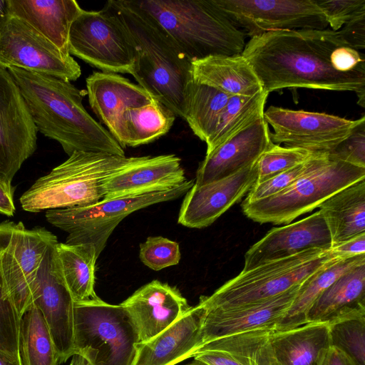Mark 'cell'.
<instances>
[{
    "label": "cell",
    "instance_id": "6da1fadb",
    "mask_svg": "<svg viewBox=\"0 0 365 365\" xmlns=\"http://www.w3.org/2000/svg\"><path fill=\"white\" fill-rule=\"evenodd\" d=\"M343 46L339 31H272L250 38L241 54L268 93L285 88L354 91L364 107L365 68L343 73L333 66L332 53Z\"/></svg>",
    "mask_w": 365,
    "mask_h": 365
},
{
    "label": "cell",
    "instance_id": "7a4b0ae2",
    "mask_svg": "<svg viewBox=\"0 0 365 365\" xmlns=\"http://www.w3.org/2000/svg\"><path fill=\"white\" fill-rule=\"evenodd\" d=\"M7 70L37 130L57 141L68 156L75 152L125 156L124 148L84 108L85 91L54 76L15 67Z\"/></svg>",
    "mask_w": 365,
    "mask_h": 365
},
{
    "label": "cell",
    "instance_id": "3957f363",
    "mask_svg": "<svg viewBox=\"0 0 365 365\" xmlns=\"http://www.w3.org/2000/svg\"><path fill=\"white\" fill-rule=\"evenodd\" d=\"M105 6L117 18L133 46L131 75L152 97L183 119L192 61L135 1L110 0Z\"/></svg>",
    "mask_w": 365,
    "mask_h": 365
},
{
    "label": "cell",
    "instance_id": "277c9868",
    "mask_svg": "<svg viewBox=\"0 0 365 365\" xmlns=\"http://www.w3.org/2000/svg\"><path fill=\"white\" fill-rule=\"evenodd\" d=\"M149 14L191 61L213 55L241 54L245 33L214 0H143Z\"/></svg>",
    "mask_w": 365,
    "mask_h": 365
},
{
    "label": "cell",
    "instance_id": "5b68a950",
    "mask_svg": "<svg viewBox=\"0 0 365 365\" xmlns=\"http://www.w3.org/2000/svg\"><path fill=\"white\" fill-rule=\"evenodd\" d=\"M145 158L75 152L21 196V208L38 212L96 203L103 200L102 184L107 178Z\"/></svg>",
    "mask_w": 365,
    "mask_h": 365
},
{
    "label": "cell",
    "instance_id": "8992f818",
    "mask_svg": "<svg viewBox=\"0 0 365 365\" xmlns=\"http://www.w3.org/2000/svg\"><path fill=\"white\" fill-rule=\"evenodd\" d=\"M365 179V168L316 153L309 166L291 185L268 197L244 201L243 213L258 223L289 224L319 207L339 190Z\"/></svg>",
    "mask_w": 365,
    "mask_h": 365
},
{
    "label": "cell",
    "instance_id": "52a82bcc",
    "mask_svg": "<svg viewBox=\"0 0 365 365\" xmlns=\"http://www.w3.org/2000/svg\"><path fill=\"white\" fill-rule=\"evenodd\" d=\"M334 257L330 250L312 249L259 265L225 282L199 305L205 311L227 309L268 300L301 284ZM338 259V258H337Z\"/></svg>",
    "mask_w": 365,
    "mask_h": 365
},
{
    "label": "cell",
    "instance_id": "ba28073f",
    "mask_svg": "<svg viewBox=\"0 0 365 365\" xmlns=\"http://www.w3.org/2000/svg\"><path fill=\"white\" fill-rule=\"evenodd\" d=\"M138 343L136 327L120 304L100 298L74 302V354L92 365H133Z\"/></svg>",
    "mask_w": 365,
    "mask_h": 365
},
{
    "label": "cell",
    "instance_id": "9c48e42d",
    "mask_svg": "<svg viewBox=\"0 0 365 365\" xmlns=\"http://www.w3.org/2000/svg\"><path fill=\"white\" fill-rule=\"evenodd\" d=\"M187 180L169 190L141 195L102 200L96 203L46 211L47 221L66 232V244H92L98 257L118 224L132 212L185 195L194 185Z\"/></svg>",
    "mask_w": 365,
    "mask_h": 365
},
{
    "label": "cell",
    "instance_id": "30bf717a",
    "mask_svg": "<svg viewBox=\"0 0 365 365\" xmlns=\"http://www.w3.org/2000/svg\"><path fill=\"white\" fill-rule=\"evenodd\" d=\"M57 237L43 227L0 223V277L4 294L20 319L32 304L31 292L41 261Z\"/></svg>",
    "mask_w": 365,
    "mask_h": 365
},
{
    "label": "cell",
    "instance_id": "8fae6325",
    "mask_svg": "<svg viewBox=\"0 0 365 365\" xmlns=\"http://www.w3.org/2000/svg\"><path fill=\"white\" fill-rule=\"evenodd\" d=\"M70 55L102 72L131 74L133 46L115 15L106 7L82 10L72 23L68 38Z\"/></svg>",
    "mask_w": 365,
    "mask_h": 365
},
{
    "label": "cell",
    "instance_id": "7c38bea8",
    "mask_svg": "<svg viewBox=\"0 0 365 365\" xmlns=\"http://www.w3.org/2000/svg\"><path fill=\"white\" fill-rule=\"evenodd\" d=\"M251 38L282 30H324L328 24L315 0H214Z\"/></svg>",
    "mask_w": 365,
    "mask_h": 365
},
{
    "label": "cell",
    "instance_id": "4fadbf2b",
    "mask_svg": "<svg viewBox=\"0 0 365 365\" xmlns=\"http://www.w3.org/2000/svg\"><path fill=\"white\" fill-rule=\"evenodd\" d=\"M0 65L46 74L63 80H77L81 66L71 55L22 19L10 16L0 32Z\"/></svg>",
    "mask_w": 365,
    "mask_h": 365
},
{
    "label": "cell",
    "instance_id": "5bb4252c",
    "mask_svg": "<svg viewBox=\"0 0 365 365\" xmlns=\"http://www.w3.org/2000/svg\"><path fill=\"white\" fill-rule=\"evenodd\" d=\"M263 117L273 143L313 153H329L348 137L364 115L348 120L324 113L269 106Z\"/></svg>",
    "mask_w": 365,
    "mask_h": 365
},
{
    "label": "cell",
    "instance_id": "9a60e30c",
    "mask_svg": "<svg viewBox=\"0 0 365 365\" xmlns=\"http://www.w3.org/2000/svg\"><path fill=\"white\" fill-rule=\"evenodd\" d=\"M37 128L20 90L0 65V179L11 183L36 149Z\"/></svg>",
    "mask_w": 365,
    "mask_h": 365
},
{
    "label": "cell",
    "instance_id": "2e32d148",
    "mask_svg": "<svg viewBox=\"0 0 365 365\" xmlns=\"http://www.w3.org/2000/svg\"><path fill=\"white\" fill-rule=\"evenodd\" d=\"M47 250L38 268L32 292V304L41 312L48 327L59 364L73 355L74 301L55 264V246Z\"/></svg>",
    "mask_w": 365,
    "mask_h": 365
},
{
    "label": "cell",
    "instance_id": "e0dca14e",
    "mask_svg": "<svg viewBox=\"0 0 365 365\" xmlns=\"http://www.w3.org/2000/svg\"><path fill=\"white\" fill-rule=\"evenodd\" d=\"M257 180L256 163L223 179L194 185L185 195L178 222L190 228H204L247 194Z\"/></svg>",
    "mask_w": 365,
    "mask_h": 365
},
{
    "label": "cell",
    "instance_id": "ac0fdd59",
    "mask_svg": "<svg viewBox=\"0 0 365 365\" xmlns=\"http://www.w3.org/2000/svg\"><path fill=\"white\" fill-rule=\"evenodd\" d=\"M331 245L329 230L319 210L302 220L268 231L246 252L242 271L308 250H328Z\"/></svg>",
    "mask_w": 365,
    "mask_h": 365
},
{
    "label": "cell",
    "instance_id": "d6986e66",
    "mask_svg": "<svg viewBox=\"0 0 365 365\" xmlns=\"http://www.w3.org/2000/svg\"><path fill=\"white\" fill-rule=\"evenodd\" d=\"M272 143L268 125L261 117L205 155L195 185L223 179L254 164Z\"/></svg>",
    "mask_w": 365,
    "mask_h": 365
},
{
    "label": "cell",
    "instance_id": "ffe728a7",
    "mask_svg": "<svg viewBox=\"0 0 365 365\" xmlns=\"http://www.w3.org/2000/svg\"><path fill=\"white\" fill-rule=\"evenodd\" d=\"M301 284L266 301L227 309L205 310L202 344L253 329H275L293 304Z\"/></svg>",
    "mask_w": 365,
    "mask_h": 365
},
{
    "label": "cell",
    "instance_id": "44dd1931",
    "mask_svg": "<svg viewBox=\"0 0 365 365\" xmlns=\"http://www.w3.org/2000/svg\"><path fill=\"white\" fill-rule=\"evenodd\" d=\"M187 180L180 159L175 155H148L107 178L102 184L103 200L169 190Z\"/></svg>",
    "mask_w": 365,
    "mask_h": 365
},
{
    "label": "cell",
    "instance_id": "7402d4cb",
    "mask_svg": "<svg viewBox=\"0 0 365 365\" xmlns=\"http://www.w3.org/2000/svg\"><path fill=\"white\" fill-rule=\"evenodd\" d=\"M120 305L145 342L181 318L191 307L176 287L153 280L136 290Z\"/></svg>",
    "mask_w": 365,
    "mask_h": 365
},
{
    "label": "cell",
    "instance_id": "603a6c76",
    "mask_svg": "<svg viewBox=\"0 0 365 365\" xmlns=\"http://www.w3.org/2000/svg\"><path fill=\"white\" fill-rule=\"evenodd\" d=\"M205 309L197 305L148 341L136 344L133 365H174L192 357L202 345Z\"/></svg>",
    "mask_w": 365,
    "mask_h": 365
},
{
    "label": "cell",
    "instance_id": "cb8c5ba5",
    "mask_svg": "<svg viewBox=\"0 0 365 365\" xmlns=\"http://www.w3.org/2000/svg\"><path fill=\"white\" fill-rule=\"evenodd\" d=\"M86 83L91 108L108 131L125 110L155 99L138 84L117 73L95 71Z\"/></svg>",
    "mask_w": 365,
    "mask_h": 365
},
{
    "label": "cell",
    "instance_id": "d4e9b609",
    "mask_svg": "<svg viewBox=\"0 0 365 365\" xmlns=\"http://www.w3.org/2000/svg\"><path fill=\"white\" fill-rule=\"evenodd\" d=\"M9 15L18 17L70 55L68 38L72 23L83 9L74 0H7Z\"/></svg>",
    "mask_w": 365,
    "mask_h": 365
},
{
    "label": "cell",
    "instance_id": "484cf974",
    "mask_svg": "<svg viewBox=\"0 0 365 365\" xmlns=\"http://www.w3.org/2000/svg\"><path fill=\"white\" fill-rule=\"evenodd\" d=\"M269 341L277 365H322L331 346L327 322L273 329Z\"/></svg>",
    "mask_w": 365,
    "mask_h": 365
},
{
    "label": "cell",
    "instance_id": "4316f807",
    "mask_svg": "<svg viewBox=\"0 0 365 365\" xmlns=\"http://www.w3.org/2000/svg\"><path fill=\"white\" fill-rule=\"evenodd\" d=\"M191 78L230 96H252L262 91L247 60L242 55H213L192 61Z\"/></svg>",
    "mask_w": 365,
    "mask_h": 365
},
{
    "label": "cell",
    "instance_id": "83f0119b",
    "mask_svg": "<svg viewBox=\"0 0 365 365\" xmlns=\"http://www.w3.org/2000/svg\"><path fill=\"white\" fill-rule=\"evenodd\" d=\"M175 114L158 100L125 110L110 133L123 148L151 143L172 128Z\"/></svg>",
    "mask_w": 365,
    "mask_h": 365
},
{
    "label": "cell",
    "instance_id": "f1b7e54d",
    "mask_svg": "<svg viewBox=\"0 0 365 365\" xmlns=\"http://www.w3.org/2000/svg\"><path fill=\"white\" fill-rule=\"evenodd\" d=\"M319 207L332 245L365 232V179L336 192Z\"/></svg>",
    "mask_w": 365,
    "mask_h": 365
},
{
    "label": "cell",
    "instance_id": "f546056e",
    "mask_svg": "<svg viewBox=\"0 0 365 365\" xmlns=\"http://www.w3.org/2000/svg\"><path fill=\"white\" fill-rule=\"evenodd\" d=\"M98 257L92 244L56 245V267L74 302L99 299L94 289Z\"/></svg>",
    "mask_w": 365,
    "mask_h": 365
},
{
    "label": "cell",
    "instance_id": "4dcf8cb0",
    "mask_svg": "<svg viewBox=\"0 0 365 365\" xmlns=\"http://www.w3.org/2000/svg\"><path fill=\"white\" fill-rule=\"evenodd\" d=\"M364 263L365 255L336 258L312 274L301 284L293 304L274 330L306 324L307 313L317 299L339 277Z\"/></svg>",
    "mask_w": 365,
    "mask_h": 365
},
{
    "label": "cell",
    "instance_id": "1f68e13d",
    "mask_svg": "<svg viewBox=\"0 0 365 365\" xmlns=\"http://www.w3.org/2000/svg\"><path fill=\"white\" fill-rule=\"evenodd\" d=\"M361 307H365V263L339 277L317 299L307 313V323L328 322Z\"/></svg>",
    "mask_w": 365,
    "mask_h": 365
},
{
    "label": "cell",
    "instance_id": "d6a6232c",
    "mask_svg": "<svg viewBox=\"0 0 365 365\" xmlns=\"http://www.w3.org/2000/svg\"><path fill=\"white\" fill-rule=\"evenodd\" d=\"M232 96L212 86L189 81L185 97V120L193 133L206 142L215 130Z\"/></svg>",
    "mask_w": 365,
    "mask_h": 365
},
{
    "label": "cell",
    "instance_id": "836d02e7",
    "mask_svg": "<svg viewBox=\"0 0 365 365\" xmlns=\"http://www.w3.org/2000/svg\"><path fill=\"white\" fill-rule=\"evenodd\" d=\"M19 353L23 365H58V356L47 323L34 304L20 319Z\"/></svg>",
    "mask_w": 365,
    "mask_h": 365
},
{
    "label": "cell",
    "instance_id": "e575fe53",
    "mask_svg": "<svg viewBox=\"0 0 365 365\" xmlns=\"http://www.w3.org/2000/svg\"><path fill=\"white\" fill-rule=\"evenodd\" d=\"M268 95L262 90L252 96H230L215 130L205 142L206 154L263 117Z\"/></svg>",
    "mask_w": 365,
    "mask_h": 365
},
{
    "label": "cell",
    "instance_id": "d590c367",
    "mask_svg": "<svg viewBox=\"0 0 365 365\" xmlns=\"http://www.w3.org/2000/svg\"><path fill=\"white\" fill-rule=\"evenodd\" d=\"M327 323L331 346L355 365H365V307L345 311Z\"/></svg>",
    "mask_w": 365,
    "mask_h": 365
},
{
    "label": "cell",
    "instance_id": "8d00e7d4",
    "mask_svg": "<svg viewBox=\"0 0 365 365\" xmlns=\"http://www.w3.org/2000/svg\"><path fill=\"white\" fill-rule=\"evenodd\" d=\"M314 153L302 148L272 143L256 162L257 180L255 183L304 163Z\"/></svg>",
    "mask_w": 365,
    "mask_h": 365
},
{
    "label": "cell",
    "instance_id": "74e56055",
    "mask_svg": "<svg viewBox=\"0 0 365 365\" xmlns=\"http://www.w3.org/2000/svg\"><path fill=\"white\" fill-rule=\"evenodd\" d=\"M139 257L150 269L159 271L179 263L181 254L179 244L168 238L149 237L140 245Z\"/></svg>",
    "mask_w": 365,
    "mask_h": 365
},
{
    "label": "cell",
    "instance_id": "f35d334b",
    "mask_svg": "<svg viewBox=\"0 0 365 365\" xmlns=\"http://www.w3.org/2000/svg\"><path fill=\"white\" fill-rule=\"evenodd\" d=\"M20 317L13 304L6 299L0 277V350L20 356Z\"/></svg>",
    "mask_w": 365,
    "mask_h": 365
},
{
    "label": "cell",
    "instance_id": "ab89813d",
    "mask_svg": "<svg viewBox=\"0 0 365 365\" xmlns=\"http://www.w3.org/2000/svg\"><path fill=\"white\" fill-rule=\"evenodd\" d=\"M332 31L340 30L353 19L365 14V0H315Z\"/></svg>",
    "mask_w": 365,
    "mask_h": 365
},
{
    "label": "cell",
    "instance_id": "60d3db41",
    "mask_svg": "<svg viewBox=\"0 0 365 365\" xmlns=\"http://www.w3.org/2000/svg\"><path fill=\"white\" fill-rule=\"evenodd\" d=\"M328 155L330 159L365 168V117Z\"/></svg>",
    "mask_w": 365,
    "mask_h": 365
},
{
    "label": "cell",
    "instance_id": "b9f144b4",
    "mask_svg": "<svg viewBox=\"0 0 365 365\" xmlns=\"http://www.w3.org/2000/svg\"><path fill=\"white\" fill-rule=\"evenodd\" d=\"M312 157L300 165L274 175L264 181L255 183L248 192L244 201L250 202L268 197L284 190L305 172L309 166Z\"/></svg>",
    "mask_w": 365,
    "mask_h": 365
},
{
    "label": "cell",
    "instance_id": "7bdbcfd3",
    "mask_svg": "<svg viewBox=\"0 0 365 365\" xmlns=\"http://www.w3.org/2000/svg\"><path fill=\"white\" fill-rule=\"evenodd\" d=\"M339 32L346 43L357 51L365 48V14L346 23Z\"/></svg>",
    "mask_w": 365,
    "mask_h": 365
},
{
    "label": "cell",
    "instance_id": "ee69618b",
    "mask_svg": "<svg viewBox=\"0 0 365 365\" xmlns=\"http://www.w3.org/2000/svg\"><path fill=\"white\" fill-rule=\"evenodd\" d=\"M329 250L331 255L338 259L365 255V232L334 245Z\"/></svg>",
    "mask_w": 365,
    "mask_h": 365
},
{
    "label": "cell",
    "instance_id": "f6af8a7d",
    "mask_svg": "<svg viewBox=\"0 0 365 365\" xmlns=\"http://www.w3.org/2000/svg\"><path fill=\"white\" fill-rule=\"evenodd\" d=\"M15 210L14 187L11 183L0 179V213L11 217L14 215Z\"/></svg>",
    "mask_w": 365,
    "mask_h": 365
},
{
    "label": "cell",
    "instance_id": "bcb514c9",
    "mask_svg": "<svg viewBox=\"0 0 365 365\" xmlns=\"http://www.w3.org/2000/svg\"><path fill=\"white\" fill-rule=\"evenodd\" d=\"M322 365H355L344 353L331 346L327 351Z\"/></svg>",
    "mask_w": 365,
    "mask_h": 365
},
{
    "label": "cell",
    "instance_id": "7dc6e473",
    "mask_svg": "<svg viewBox=\"0 0 365 365\" xmlns=\"http://www.w3.org/2000/svg\"><path fill=\"white\" fill-rule=\"evenodd\" d=\"M0 365H23L21 356L0 350Z\"/></svg>",
    "mask_w": 365,
    "mask_h": 365
},
{
    "label": "cell",
    "instance_id": "c3c4849f",
    "mask_svg": "<svg viewBox=\"0 0 365 365\" xmlns=\"http://www.w3.org/2000/svg\"><path fill=\"white\" fill-rule=\"evenodd\" d=\"M9 16L7 0H0V32Z\"/></svg>",
    "mask_w": 365,
    "mask_h": 365
},
{
    "label": "cell",
    "instance_id": "681fc988",
    "mask_svg": "<svg viewBox=\"0 0 365 365\" xmlns=\"http://www.w3.org/2000/svg\"><path fill=\"white\" fill-rule=\"evenodd\" d=\"M70 365H92L90 361L83 355L75 353L72 356V360Z\"/></svg>",
    "mask_w": 365,
    "mask_h": 365
},
{
    "label": "cell",
    "instance_id": "f907efd6",
    "mask_svg": "<svg viewBox=\"0 0 365 365\" xmlns=\"http://www.w3.org/2000/svg\"><path fill=\"white\" fill-rule=\"evenodd\" d=\"M186 365H209V364H207V363H205L202 361L194 359V360L191 363L186 364Z\"/></svg>",
    "mask_w": 365,
    "mask_h": 365
}]
</instances>
